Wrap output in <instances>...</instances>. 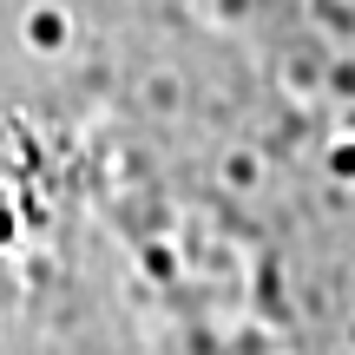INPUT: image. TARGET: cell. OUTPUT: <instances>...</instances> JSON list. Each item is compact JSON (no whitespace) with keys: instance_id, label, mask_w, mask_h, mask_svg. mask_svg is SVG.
Returning a JSON list of instances; mask_svg holds the SVG:
<instances>
[{"instance_id":"obj_1","label":"cell","mask_w":355,"mask_h":355,"mask_svg":"<svg viewBox=\"0 0 355 355\" xmlns=\"http://www.w3.org/2000/svg\"><path fill=\"white\" fill-rule=\"evenodd\" d=\"M0 355H171L92 204L79 139L0 178Z\"/></svg>"},{"instance_id":"obj_2","label":"cell","mask_w":355,"mask_h":355,"mask_svg":"<svg viewBox=\"0 0 355 355\" xmlns=\"http://www.w3.org/2000/svg\"><path fill=\"white\" fill-rule=\"evenodd\" d=\"M92 0H0V132L86 125Z\"/></svg>"}]
</instances>
